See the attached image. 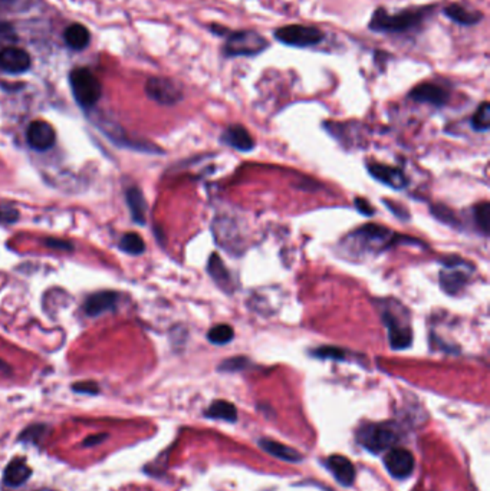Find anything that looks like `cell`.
<instances>
[{"label":"cell","instance_id":"obj_1","mask_svg":"<svg viewBox=\"0 0 490 491\" xmlns=\"http://www.w3.org/2000/svg\"><path fill=\"white\" fill-rule=\"evenodd\" d=\"M381 306V318L387 326V330H389L391 348L396 351L407 349L412 344V332L408 323L407 310L404 309L403 314L398 312L401 307L400 302H394V305L384 302Z\"/></svg>","mask_w":490,"mask_h":491},{"label":"cell","instance_id":"obj_2","mask_svg":"<svg viewBox=\"0 0 490 491\" xmlns=\"http://www.w3.org/2000/svg\"><path fill=\"white\" fill-rule=\"evenodd\" d=\"M426 15H427L426 9L405 10L396 15H390L384 9H378L370 22V28L375 32H389V34L405 32L420 24L424 20Z\"/></svg>","mask_w":490,"mask_h":491},{"label":"cell","instance_id":"obj_3","mask_svg":"<svg viewBox=\"0 0 490 491\" xmlns=\"http://www.w3.org/2000/svg\"><path fill=\"white\" fill-rule=\"evenodd\" d=\"M398 439L400 434L394 423L368 424L358 432V441L371 453H381L393 448Z\"/></svg>","mask_w":490,"mask_h":491},{"label":"cell","instance_id":"obj_4","mask_svg":"<svg viewBox=\"0 0 490 491\" xmlns=\"http://www.w3.org/2000/svg\"><path fill=\"white\" fill-rule=\"evenodd\" d=\"M69 81L73 98L82 108H92L99 101L102 95V87L91 71L85 68L75 69L69 76Z\"/></svg>","mask_w":490,"mask_h":491},{"label":"cell","instance_id":"obj_5","mask_svg":"<svg viewBox=\"0 0 490 491\" xmlns=\"http://www.w3.org/2000/svg\"><path fill=\"white\" fill-rule=\"evenodd\" d=\"M350 239L355 246L354 249H356L359 253H377L389 246L393 242L394 236L389 228L377 224H368L351 233Z\"/></svg>","mask_w":490,"mask_h":491},{"label":"cell","instance_id":"obj_6","mask_svg":"<svg viewBox=\"0 0 490 491\" xmlns=\"http://www.w3.org/2000/svg\"><path fill=\"white\" fill-rule=\"evenodd\" d=\"M268 47V41L256 32L242 31L227 34L224 54L227 57H253Z\"/></svg>","mask_w":490,"mask_h":491},{"label":"cell","instance_id":"obj_7","mask_svg":"<svg viewBox=\"0 0 490 491\" xmlns=\"http://www.w3.org/2000/svg\"><path fill=\"white\" fill-rule=\"evenodd\" d=\"M275 38L279 42L289 46L306 47V46H314L322 42L324 34L319 29L312 28V26L291 24V26H285V28H279L275 32Z\"/></svg>","mask_w":490,"mask_h":491},{"label":"cell","instance_id":"obj_8","mask_svg":"<svg viewBox=\"0 0 490 491\" xmlns=\"http://www.w3.org/2000/svg\"><path fill=\"white\" fill-rule=\"evenodd\" d=\"M147 95L161 105H174L183 99V89L175 81L168 78L152 76L145 84Z\"/></svg>","mask_w":490,"mask_h":491},{"label":"cell","instance_id":"obj_9","mask_svg":"<svg viewBox=\"0 0 490 491\" xmlns=\"http://www.w3.org/2000/svg\"><path fill=\"white\" fill-rule=\"evenodd\" d=\"M469 280L468 263L453 258L445 263V269L440 272V286L447 295H457Z\"/></svg>","mask_w":490,"mask_h":491},{"label":"cell","instance_id":"obj_10","mask_svg":"<svg viewBox=\"0 0 490 491\" xmlns=\"http://www.w3.org/2000/svg\"><path fill=\"white\" fill-rule=\"evenodd\" d=\"M384 464L389 473L397 478L404 480L408 478L415 470V457L405 448H391L384 457Z\"/></svg>","mask_w":490,"mask_h":491},{"label":"cell","instance_id":"obj_11","mask_svg":"<svg viewBox=\"0 0 490 491\" xmlns=\"http://www.w3.org/2000/svg\"><path fill=\"white\" fill-rule=\"evenodd\" d=\"M27 141L34 149L46 151L55 145V141H57L55 129L46 121L36 119L31 122L27 129Z\"/></svg>","mask_w":490,"mask_h":491},{"label":"cell","instance_id":"obj_12","mask_svg":"<svg viewBox=\"0 0 490 491\" xmlns=\"http://www.w3.org/2000/svg\"><path fill=\"white\" fill-rule=\"evenodd\" d=\"M32 65V59L24 49L8 46L0 50V69L8 73H23Z\"/></svg>","mask_w":490,"mask_h":491},{"label":"cell","instance_id":"obj_13","mask_svg":"<svg viewBox=\"0 0 490 491\" xmlns=\"http://www.w3.org/2000/svg\"><path fill=\"white\" fill-rule=\"evenodd\" d=\"M368 171L375 179L381 181L382 184L391 187L393 190H403L408 183L404 173L394 167L373 163L368 164Z\"/></svg>","mask_w":490,"mask_h":491},{"label":"cell","instance_id":"obj_14","mask_svg":"<svg viewBox=\"0 0 490 491\" xmlns=\"http://www.w3.org/2000/svg\"><path fill=\"white\" fill-rule=\"evenodd\" d=\"M410 98L416 102L431 103L434 107H443L447 103L450 95L449 92L434 84H421L410 92Z\"/></svg>","mask_w":490,"mask_h":491},{"label":"cell","instance_id":"obj_15","mask_svg":"<svg viewBox=\"0 0 490 491\" xmlns=\"http://www.w3.org/2000/svg\"><path fill=\"white\" fill-rule=\"evenodd\" d=\"M326 467L332 473L341 485L350 487L355 480V469L354 464L344 455H331L326 460Z\"/></svg>","mask_w":490,"mask_h":491},{"label":"cell","instance_id":"obj_16","mask_svg":"<svg viewBox=\"0 0 490 491\" xmlns=\"http://www.w3.org/2000/svg\"><path fill=\"white\" fill-rule=\"evenodd\" d=\"M222 141L238 151L249 152L254 148V141L247 129L242 125H230L222 135Z\"/></svg>","mask_w":490,"mask_h":491},{"label":"cell","instance_id":"obj_17","mask_svg":"<svg viewBox=\"0 0 490 491\" xmlns=\"http://www.w3.org/2000/svg\"><path fill=\"white\" fill-rule=\"evenodd\" d=\"M32 477V469L28 465L27 460L15 458L12 460L5 470L3 481L9 487H20Z\"/></svg>","mask_w":490,"mask_h":491},{"label":"cell","instance_id":"obj_18","mask_svg":"<svg viewBox=\"0 0 490 491\" xmlns=\"http://www.w3.org/2000/svg\"><path fill=\"white\" fill-rule=\"evenodd\" d=\"M117 303V295L114 292H99L91 295L84 306L85 314L88 316H99L101 314L113 310Z\"/></svg>","mask_w":490,"mask_h":491},{"label":"cell","instance_id":"obj_19","mask_svg":"<svg viewBox=\"0 0 490 491\" xmlns=\"http://www.w3.org/2000/svg\"><path fill=\"white\" fill-rule=\"evenodd\" d=\"M259 446L262 447V450H265L268 454L279 458V460H283V461H288V462H299L302 461V454L285 444H280L278 441H273V439H269V438H262L259 439Z\"/></svg>","mask_w":490,"mask_h":491},{"label":"cell","instance_id":"obj_20","mask_svg":"<svg viewBox=\"0 0 490 491\" xmlns=\"http://www.w3.org/2000/svg\"><path fill=\"white\" fill-rule=\"evenodd\" d=\"M208 272L212 276V279L216 281V284H217L219 288H222L223 291H230L231 289V284H233V281H231L230 273H229L227 268L224 266V263L222 262V258H220L219 254L213 253L210 256L209 263H208Z\"/></svg>","mask_w":490,"mask_h":491},{"label":"cell","instance_id":"obj_21","mask_svg":"<svg viewBox=\"0 0 490 491\" xmlns=\"http://www.w3.org/2000/svg\"><path fill=\"white\" fill-rule=\"evenodd\" d=\"M445 13L449 19H452L453 22L459 23V24H464V26H470V24H476L482 20L483 15L475 9H469L466 6H461L457 3H452L445 9Z\"/></svg>","mask_w":490,"mask_h":491},{"label":"cell","instance_id":"obj_22","mask_svg":"<svg viewBox=\"0 0 490 491\" xmlns=\"http://www.w3.org/2000/svg\"><path fill=\"white\" fill-rule=\"evenodd\" d=\"M127 197V204L130 207L131 217L137 224H145V214H147V204L145 198L137 187L128 189L125 193Z\"/></svg>","mask_w":490,"mask_h":491},{"label":"cell","instance_id":"obj_23","mask_svg":"<svg viewBox=\"0 0 490 491\" xmlns=\"http://www.w3.org/2000/svg\"><path fill=\"white\" fill-rule=\"evenodd\" d=\"M64 39L69 47H72L75 50H81L88 46V43L91 41V34L85 28V26H82L80 23H73L65 29Z\"/></svg>","mask_w":490,"mask_h":491},{"label":"cell","instance_id":"obj_24","mask_svg":"<svg viewBox=\"0 0 490 491\" xmlns=\"http://www.w3.org/2000/svg\"><path fill=\"white\" fill-rule=\"evenodd\" d=\"M204 416L212 420H222L227 423H235L238 420V411L235 405L229 401H215L204 412Z\"/></svg>","mask_w":490,"mask_h":491},{"label":"cell","instance_id":"obj_25","mask_svg":"<svg viewBox=\"0 0 490 491\" xmlns=\"http://www.w3.org/2000/svg\"><path fill=\"white\" fill-rule=\"evenodd\" d=\"M120 249L128 254L138 256V254L144 253L145 243H144L143 237L140 235H137V233H127V235H124L120 242Z\"/></svg>","mask_w":490,"mask_h":491},{"label":"cell","instance_id":"obj_26","mask_svg":"<svg viewBox=\"0 0 490 491\" xmlns=\"http://www.w3.org/2000/svg\"><path fill=\"white\" fill-rule=\"evenodd\" d=\"M233 338H235V330L224 323L213 326L208 333V339L215 345H226L233 341Z\"/></svg>","mask_w":490,"mask_h":491},{"label":"cell","instance_id":"obj_27","mask_svg":"<svg viewBox=\"0 0 490 491\" xmlns=\"http://www.w3.org/2000/svg\"><path fill=\"white\" fill-rule=\"evenodd\" d=\"M472 126L475 131L484 133L490 128V105L489 102H483L472 117Z\"/></svg>","mask_w":490,"mask_h":491},{"label":"cell","instance_id":"obj_28","mask_svg":"<svg viewBox=\"0 0 490 491\" xmlns=\"http://www.w3.org/2000/svg\"><path fill=\"white\" fill-rule=\"evenodd\" d=\"M473 217H475V223L477 224L479 230L483 233L484 236H487L489 223H490V204L487 201L477 204L475 207Z\"/></svg>","mask_w":490,"mask_h":491},{"label":"cell","instance_id":"obj_29","mask_svg":"<svg viewBox=\"0 0 490 491\" xmlns=\"http://www.w3.org/2000/svg\"><path fill=\"white\" fill-rule=\"evenodd\" d=\"M48 431V427L46 425H42V424H36V425H31L29 428L24 430L20 437H19V441H23V443H31V444H39L41 439L45 437Z\"/></svg>","mask_w":490,"mask_h":491},{"label":"cell","instance_id":"obj_30","mask_svg":"<svg viewBox=\"0 0 490 491\" xmlns=\"http://www.w3.org/2000/svg\"><path fill=\"white\" fill-rule=\"evenodd\" d=\"M249 365V359L245 356H238V358H230L223 360L219 369L226 371V372H238L243 371Z\"/></svg>","mask_w":490,"mask_h":491},{"label":"cell","instance_id":"obj_31","mask_svg":"<svg viewBox=\"0 0 490 491\" xmlns=\"http://www.w3.org/2000/svg\"><path fill=\"white\" fill-rule=\"evenodd\" d=\"M312 355L321 359H335V360H344L345 359V351L341 348L335 346H322L315 351H312Z\"/></svg>","mask_w":490,"mask_h":491},{"label":"cell","instance_id":"obj_32","mask_svg":"<svg viewBox=\"0 0 490 491\" xmlns=\"http://www.w3.org/2000/svg\"><path fill=\"white\" fill-rule=\"evenodd\" d=\"M19 220V212L9 203H0V223L13 224Z\"/></svg>","mask_w":490,"mask_h":491},{"label":"cell","instance_id":"obj_33","mask_svg":"<svg viewBox=\"0 0 490 491\" xmlns=\"http://www.w3.org/2000/svg\"><path fill=\"white\" fill-rule=\"evenodd\" d=\"M431 213L438 219V220H442L447 224H457V219L454 217L453 212L450 209H447V207L442 205V204H437L434 207H431Z\"/></svg>","mask_w":490,"mask_h":491},{"label":"cell","instance_id":"obj_34","mask_svg":"<svg viewBox=\"0 0 490 491\" xmlns=\"http://www.w3.org/2000/svg\"><path fill=\"white\" fill-rule=\"evenodd\" d=\"M72 391L78 394H88V395H95L99 393V388L95 382L92 381H85V382H76L72 385Z\"/></svg>","mask_w":490,"mask_h":491},{"label":"cell","instance_id":"obj_35","mask_svg":"<svg viewBox=\"0 0 490 491\" xmlns=\"http://www.w3.org/2000/svg\"><path fill=\"white\" fill-rule=\"evenodd\" d=\"M46 244V247H50V249H57V250H65V251H71L73 249V246L68 242H64V240H59V239H46L43 242Z\"/></svg>","mask_w":490,"mask_h":491},{"label":"cell","instance_id":"obj_36","mask_svg":"<svg viewBox=\"0 0 490 491\" xmlns=\"http://www.w3.org/2000/svg\"><path fill=\"white\" fill-rule=\"evenodd\" d=\"M355 207H356V210L361 214H364V216H373L374 214V209H373L371 204L366 198H356L355 200Z\"/></svg>","mask_w":490,"mask_h":491},{"label":"cell","instance_id":"obj_37","mask_svg":"<svg viewBox=\"0 0 490 491\" xmlns=\"http://www.w3.org/2000/svg\"><path fill=\"white\" fill-rule=\"evenodd\" d=\"M24 0H0V10H13L23 5Z\"/></svg>","mask_w":490,"mask_h":491},{"label":"cell","instance_id":"obj_38","mask_svg":"<svg viewBox=\"0 0 490 491\" xmlns=\"http://www.w3.org/2000/svg\"><path fill=\"white\" fill-rule=\"evenodd\" d=\"M107 438V434H96V435H91L87 439H84V446L85 447H95L98 444H101L104 439Z\"/></svg>","mask_w":490,"mask_h":491},{"label":"cell","instance_id":"obj_39","mask_svg":"<svg viewBox=\"0 0 490 491\" xmlns=\"http://www.w3.org/2000/svg\"><path fill=\"white\" fill-rule=\"evenodd\" d=\"M41 491H52V490H41Z\"/></svg>","mask_w":490,"mask_h":491}]
</instances>
